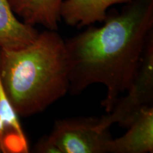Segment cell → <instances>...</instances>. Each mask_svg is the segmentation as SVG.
Instances as JSON below:
<instances>
[{
  "mask_svg": "<svg viewBox=\"0 0 153 153\" xmlns=\"http://www.w3.org/2000/svg\"><path fill=\"white\" fill-rule=\"evenodd\" d=\"M126 94L120 96L109 112L99 118L105 128L114 124L128 128L137 114L153 102V34L149 38L138 70Z\"/></svg>",
  "mask_w": 153,
  "mask_h": 153,
  "instance_id": "277c9868",
  "label": "cell"
},
{
  "mask_svg": "<svg viewBox=\"0 0 153 153\" xmlns=\"http://www.w3.org/2000/svg\"><path fill=\"white\" fill-rule=\"evenodd\" d=\"M113 137L99 117H73L55 122L48 135L34 147L38 153H107Z\"/></svg>",
  "mask_w": 153,
  "mask_h": 153,
  "instance_id": "3957f363",
  "label": "cell"
},
{
  "mask_svg": "<svg viewBox=\"0 0 153 153\" xmlns=\"http://www.w3.org/2000/svg\"><path fill=\"white\" fill-rule=\"evenodd\" d=\"M132 0H63L60 17L68 26L78 28L104 22L110 7Z\"/></svg>",
  "mask_w": 153,
  "mask_h": 153,
  "instance_id": "8992f818",
  "label": "cell"
},
{
  "mask_svg": "<svg viewBox=\"0 0 153 153\" xmlns=\"http://www.w3.org/2000/svg\"><path fill=\"white\" fill-rule=\"evenodd\" d=\"M101 27L89 28L65 41L69 60V92L89 86L106 88L101 102L109 112L131 87L149 38L153 34V0H132L108 14Z\"/></svg>",
  "mask_w": 153,
  "mask_h": 153,
  "instance_id": "6da1fadb",
  "label": "cell"
},
{
  "mask_svg": "<svg viewBox=\"0 0 153 153\" xmlns=\"http://www.w3.org/2000/svg\"><path fill=\"white\" fill-rule=\"evenodd\" d=\"M39 32L18 20L8 0H0V48L16 50L35 41Z\"/></svg>",
  "mask_w": 153,
  "mask_h": 153,
  "instance_id": "9c48e42d",
  "label": "cell"
},
{
  "mask_svg": "<svg viewBox=\"0 0 153 153\" xmlns=\"http://www.w3.org/2000/svg\"><path fill=\"white\" fill-rule=\"evenodd\" d=\"M128 128L122 136L111 140L107 153L153 152V106L141 110Z\"/></svg>",
  "mask_w": 153,
  "mask_h": 153,
  "instance_id": "5b68a950",
  "label": "cell"
},
{
  "mask_svg": "<svg viewBox=\"0 0 153 153\" xmlns=\"http://www.w3.org/2000/svg\"><path fill=\"white\" fill-rule=\"evenodd\" d=\"M0 79V146L4 153L29 152L26 135Z\"/></svg>",
  "mask_w": 153,
  "mask_h": 153,
  "instance_id": "52a82bcc",
  "label": "cell"
},
{
  "mask_svg": "<svg viewBox=\"0 0 153 153\" xmlns=\"http://www.w3.org/2000/svg\"><path fill=\"white\" fill-rule=\"evenodd\" d=\"M14 14L25 24L41 25L48 30H57L63 0H8Z\"/></svg>",
  "mask_w": 153,
  "mask_h": 153,
  "instance_id": "ba28073f",
  "label": "cell"
},
{
  "mask_svg": "<svg viewBox=\"0 0 153 153\" xmlns=\"http://www.w3.org/2000/svg\"><path fill=\"white\" fill-rule=\"evenodd\" d=\"M0 152H1V146H0Z\"/></svg>",
  "mask_w": 153,
  "mask_h": 153,
  "instance_id": "30bf717a",
  "label": "cell"
},
{
  "mask_svg": "<svg viewBox=\"0 0 153 153\" xmlns=\"http://www.w3.org/2000/svg\"><path fill=\"white\" fill-rule=\"evenodd\" d=\"M65 41L46 29L27 46L0 48V79L19 116L39 114L69 92Z\"/></svg>",
  "mask_w": 153,
  "mask_h": 153,
  "instance_id": "7a4b0ae2",
  "label": "cell"
}]
</instances>
